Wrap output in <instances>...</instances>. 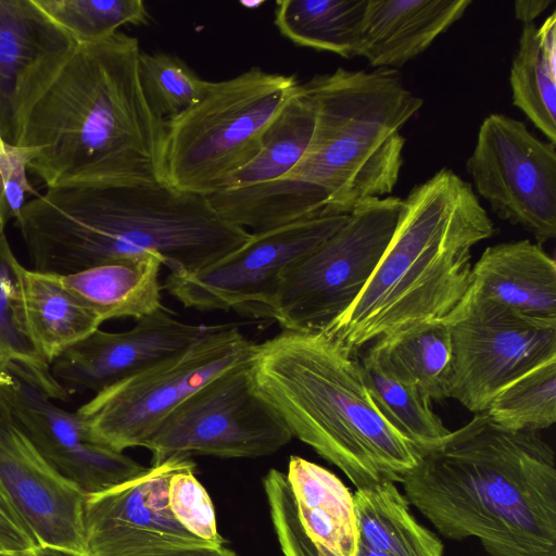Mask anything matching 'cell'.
<instances>
[{
    "mask_svg": "<svg viewBox=\"0 0 556 556\" xmlns=\"http://www.w3.org/2000/svg\"><path fill=\"white\" fill-rule=\"evenodd\" d=\"M250 364L223 374L181 403L147 440L151 466L172 456L270 455L293 438L254 391Z\"/></svg>",
    "mask_w": 556,
    "mask_h": 556,
    "instance_id": "7c38bea8",
    "label": "cell"
},
{
    "mask_svg": "<svg viewBox=\"0 0 556 556\" xmlns=\"http://www.w3.org/2000/svg\"><path fill=\"white\" fill-rule=\"evenodd\" d=\"M10 414L41 456L85 494L100 492L146 467L93 442L83 421L27 380L15 376L8 393Z\"/></svg>",
    "mask_w": 556,
    "mask_h": 556,
    "instance_id": "e0dca14e",
    "label": "cell"
},
{
    "mask_svg": "<svg viewBox=\"0 0 556 556\" xmlns=\"http://www.w3.org/2000/svg\"><path fill=\"white\" fill-rule=\"evenodd\" d=\"M0 556H76L63 551L54 549L47 546H41L33 551L28 552H20V553H13V552H3L0 551Z\"/></svg>",
    "mask_w": 556,
    "mask_h": 556,
    "instance_id": "f35d334b",
    "label": "cell"
},
{
    "mask_svg": "<svg viewBox=\"0 0 556 556\" xmlns=\"http://www.w3.org/2000/svg\"><path fill=\"white\" fill-rule=\"evenodd\" d=\"M213 327L184 323L162 306L129 330L99 328L58 356L50 369L70 396L98 393L186 350Z\"/></svg>",
    "mask_w": 556,
    "mask_h": 556,
    "instance_id": "9a60e30c",
    "label": "cell"
},
{
    "mask_svg": "<svg viewBox=\"0 0 556 556\" xmlns=\"http://www.w3.org/2000/svg\"><path fill=\"white\" fill-rule=\"evenodd\" d=\"M5 144L7 142L3 140L0 134V156L5 153Z\"/></svg>",
    "mask_w": 556,
    "mask_h": 556,
    "instance_id": "b9f144b4",
    "label": "cell"
},
{
    "mask_svg": "<svg viewBox=\"0 0 556 556\" xmlns=\"http://www.w3.org/2000/svg\"><path fill=\"white\" fill-rule=\"evenodd\" d=\"M471 0H368L358 56L401 67L459 21Z\"/></svg>",
    "mask_w": 556,
    "mask_h": 556,
    "instance_id": "ffe728a7",
    "label": "cell"
},
{
    "mask_svg": "<svg viewBox=\"0 0 556 556\" xmlns=\"http://www.w3.org/2000/svg\"><path fill=\"white\" fill-rule=\"evenodd\" d=\"M76 43L103 40L124 25H144L149 14L141 0H34Z\"/></svg>",
    "mask_w": 556,
    "mask_h": 556,
    "instance_id": "d6a6232c",
    "label": "cell"
},
{
    "mask_svg": "<svg viewBox=\"0 0 556 556\" xmlns=\"http://www.w3.org/2000/svg\"><path fill=\"white\" fill-rule=\"evenodd\" d=\"M139 77L149 106L165 124L199 102L212 84L180 58L164 52L141 51Z\"/></svg>",
    "mask_w": 556,
    "mask_h": 556,
    "instance_id": "1f68e13d",
    "label": "cell"
},
{
    "mask_svg": "<svg viewBox=\"0 0 556 556\" xmlns=\"http://www.w3.org/2000/svg\"><path fill=\"white\" fill-rule=\"evenodd\" d=\"M467 296L527 317L556 320V264L530 240L488 247L472 265Z\"/></svg>",
    "mask_w": 556,
    "mask_h": 556,
    "instance_id": "d6986e66",
    "label": "cell"
},
{
    "mask_svg": "<svg viewBox=\"0 0 556 556\" xmlns=\"http://www.w3.org/2000/svg\"><path fill=\"white\" fill-rule=\"evenodd\" d=\"M139 41L117 31L76 43L25 112L16 146L47 188L162 182L165 123L139 77Z\"/></svg>",
    "mask_w": 556,
    "mask_h": 556,
    "instance_id": "7a4b0ae2",
    "label": "cell"
},
{
    "mask_svg": "<svg viewBox=\"0 0 556 556\" xmlns=\"http://www.w3.org/2000/svg\"><path fill=\"white\" fill-rule=\"evenodd\" d=\"M21 265L4 227H0V417L10 413L7 395L15 376L36 386L53 401L70 397L28 332L22 306Z\"/></svg>",
    "mask_w": 556,
    "mask_h": 556,
    "instance_id": "603a6c76",
    "label": "cell"
},
{
    "mask_svg": "<svg viewBox=\"0 0 556 556\" xmlns=\"http://www.w3.org/2000/svg\"><path fill=\"white\" fill-rule=\"evenodd\" d=\"M404 495L446 539L476 538L490 556H556V467L538 431L485 412L424 450Z\"/></svg>",
    "mask_w": 556,
    "mask_h": 556,
    "instance_id": "3957f363",
    "label": "cell"
},
{
    "mask_svg": "<svg viewBox=\"0 0 556 556\" xmlns=\"http://www.w3.org/2000/svg\"><path fill=\"white\" fill-rule=\"evenodd\" d=\"M348 218L349 214H323L250 232L243 244L201 269L169 271L163 287L186 307L276 321L283 269L330 238Z\"/></svg>",
    "mask_w": 556,
    "mask_h": 556,
    "instance_id": "30bf717a",
    "label": "cell"
},
{
    "mask_svg": "<svg viewBox=\"0 0 556 556\" xmlns=\"http://www.w3.org/2000/svg\"><path fill=\"white\" fill-rule=\"evenodd\" d=\"M36 150L14 144H5V153L0 156V206L7 216L20 217L26 204V195L36 197L37 192L27 178L29 163Z\"/></svg>",
    "mask_w": 556,
    "mask_h": 556,
    "instance_id": "d590c367",
    "label": "cell"
},
{
    "mask_svg": "<svg viewBox=\"0 0 556 556\" xmlns=\"http://www.w3.org/2000/svg\"><path fill=\"white\" fill-rule=\"evenodd\" d=\"M476 194L538 244L556 237V143L542 140L527 125L492 113L481 123L466 163Z\"/></svg>",
    "mask_w": 556,
    "mask_h": 556,
    "instance_id": "4fadbf2b",
    "label": "cell"
},
{
    "mask_svg": "<svg viewBox=\"0 0 556 556\" xmlns=\"http://www.w3.org/2000/svg\"><path fill=\"white\" fill-rule=\"evenodd\" d=\"M33 270L74 274L116 258L156 253L170 273L201 269L250 238L205 195L164 182L47 188L16 220Z\"/></svg>",
    "mask_w": 556,
    "mask_h": 556,
    "instance_id": "277c9868",
    "label": "cell"
},
{
    "mask_svg": "<svg viewBox=\"0 0 556 556\" xmlns=\"http://www.w3.org/2000/svg\"><path fill=\"white\" fill-rule=\"evenodd\" d=\"M255 346L238 327L214 326L186 350L96 393L76 414L97 444L118 453L143 447L193 393L250 364Z\"/></svg>",
    "mask_w": 556,
    "mask_h": 556,
    "instance_id": "ba28073f",
    "label": "cell"
},
{
    "mask_svg": "<svg viewBox=\"0 0 556 556\" xmlns=\"http://www.w3.org/2000/svg\"><path fill=\"white\" fill-rule=\"evenodd\" d=\"M0 482L41 546L85 556V493L41 456L10 413L0 417Z\"/></svg>",
    "mask_w": 556,
    "mask_h": 556,
    "instance_id": "2e32d148",
    "label": "cell"
},
{
    "mask_svg": "<svg viewBox=\"0 0 556 556\" xmlns=\"http://www.w3.org/2000/svg\"><path fill=\"white\" fill-rule=\"evenodd\" d=\"M551 0H520L514 3L515 17L522 22V24L534 23V20L540 16L552 4Z\"/></svg>",
    "mask_w": 556,
    "mask_h": 556,
    "instance_id": "74e56055",
    "label": "cell"
},
{
    "mask_svg": "<svg viewBox=\"0 0 556 556\" xmlns=\"http://www.w3.org/2000/svg\"><path fill=\"white\" fill-rule=\"evenodd\" d=\"M302 85L315 106L303 157L279 179L210 195L226 222L258 232L323 214L348 215L396 186L405 146L401 130L424 104L401 75L338 67Z\"/></svg>",
    "mask_w": 556,
    "mask_h": 556,
    "instance_id": "6da1fadb",
    "label": "cell"
},
{
    "mask_svg": "<svg viewBox=\"0 0 556 556\" xmlns=\"http://www.w3.org/2000/svg\"><path fill=\"white\" fill-rule=\"evenodd\" d=\"M190 463L175 472L168 483V506L175 519L191 534L214 545H224L217 532L215 509L208 493Z\"/></svg>",
    "mask_w": 556,
    "mask_h": 556,
    "instance_id": "836d02e7",
    "label": "cell"
},
{
    "mask_svg": "<svg viewBox=\"0 0 556 556\" xmlns=\"http://www.w3.org/2000/svg\"><path fill=\"white\" fill-rule=\"evenodd\" d=\"M368 352L394 379L417 387L431 402L448 397L452 343L443 321H430L381 337Z\"/></svg>",
    "mask_w": 556,
    "mask_h": 556,
    "instance_id": "d4e9b609",
    "label": "cell"
},
{
    "mask_svg": "<svg viewBox=\"0 0 556 556\" xmlns=\"http://www.w3.org/2000/svg\"><path fill=\"white\" fill-rule=\"evenodd\" d=\"M286 478L309 539L336 556H356L354 500L344 483L328 469L295 455L289 459Z\"/></svg>",
    "mask_w": 556,
    "mask_h": 556,
    "instance_id": "7402d4cb",
    "label": "cell"
},
{
    "mask_svg": "<svg viewBox=\"0 0 556 556\" xmlns=\"http://www.w3.org/2000/svg\"><path fill=\"white\" fill-rule=\"evenodd\" d=\"M163 260L146 252L116 258L74 274L49 275L102 323L131 317L136 320L163 306L159 275Z\"/></svg>",
    "mask_w": 556,
    "mask_h": 556,
    "instance_id": "44dd1931",
    "label": "cell"
},
{
    "mask_svg": "<svg viewBox=\"0 0 556 556\" xmlns=\"http://www.w3.org/2000/svg\"><path fill=\"white\" fill-rule=\"evenodd\" d=\"M249 375L292 437L338 467L356 490L402 483L421 451L382 417L355 352L323 330H282L256 343Z\"/></svg>",
    "mask_w": 556,
    "mask_h": 556,
    "instance_id": "5b68a950",
    "label": "cell"
},
{
    "mask_svg": "<svg viewBox=\"0 0 556 556\" xmlns=\"http://www.w3.org/2000/svg\"><path fill=\"white\" fill-rule=\"evenodd\" d=\"M314 125L315 106L300 83L266 128L256 155L232 174L220 191L264 184L287 175L303 157Z\"/></svg>",
    "mask_w": 556,
    "mask_h": 556,
    "instance_id": "f1b7e54d",
    "label": "cell"
},
{
    "mask_svg": "<svg viewBox=\"0 0 556 556\" xmlns=\"http://www.w3.org/2000/svg\"><path fill=\"white\" fill-rule=\"evenodd\" d=\"M368 0H280L274 23L300 47L358 56Z\"/></svg>",
    "mask_w": 556,
    "mask_h": 556,
    "instance_id": "83f0119b",
    "label": "cell"
},
{
    "mask_svg": "<svg viewBox=\"0 0 556 556\" xmlns=\"http://www.w3.org/2000/svg\"><path fill=\"white\" fill-rule=\"evenodd\" d=\"M502 428L538 431L556 421V358L501 390L484 410Z\"/></svg>",
    "mask_w": 556,
    "mask_h": 556,
    "instance_id": "4dcf8cb0",
    "label": "cell"
},
{
    "mask_svg": "<svg viewBox=\"0 0 556 556\" xmlns=\"http://www.w3.org/2000/svg\"><path fill=\"white\" fill-rule=\"evenodd\" d=\"M403 199L361 202L345 224L280 276L276 321L282 330L315 331L362 292L394 232Z\"/></svg>",
    "mask_w": 556,
    "mask_h": 556,
    "instance_id": "9c48e42d",
    "label": "cell"
},
{
    "mask_svg": "<svg viewBox=\"0 0 556 556\" xmlns=\"http://www.w3.org/2000/svg\"><path fill=\"white\" fill-rule=\"evenodd\" d=\"M356 556H388V555L377 552L375 549H371V548L359 543L358 552H357Z\"/></svg>",
    "mask_w": 556,
    "mask_h": 556,
    "instance_id": "ab89813d",
    "label": "cell"
},
{
    "mask_svg": "<svg viewBox=\"0 0 556 556\" xmlns=\"http://www.w3.org/2000/svg\"><path fill=\"white\" fill-rule=\"evenodd\" d=\"M299 84L294 76L257 66L212 81L199 102L165 124L162 182L205 197L219 192L256 155L266 128Z\"/></svg>",
    "mask_w": 556,
    "mask_h": 556,
    "instance_id": "52a82bcc",
    "label": "cell"
},
{
    "mask_svg": "<svg viewBox=\"0 0 556 556\" xmlns=\"http://www.w3.org/2000/svg\"><path fill=\"white\" fill-rule=\"evenodd\" d=\"M9 220V217L7 216L5 212L0 206V225H5Z\"/></svg>",
    "mask_w": 556,
    "mask_h": 556,
    "instance_id": "60d3db41",
    "label": "cell"
},
{
    "mask_svg": "<svg viewBox=\"0 0 556 556\" xmlns=\"http://www.w3.org/2000/svg\"><path fill=\"white\" fill-rule=\"evenodd\" d=\"M443 323L453 353L448 397L475 414L510 382L556 358V320L465 295Z\"/></svg>",
    "mask_w": 556,
    "mask_h": 556,
    "instance_id": "8fae6325",
    "label": "cell"
},
{
    "mask_svg": "<svg viewBox=\"0 0 556 556\" xmlns=\"http://www.w3.org/2000/svg\"><path fill=\"white\" fill-rule=\"evenodd\" d=\"M359 362L376 407L402 437L424 451L450 434L432 410L431 401L417 387L387 374L368 351Z\"/></svg>",
    "mask_w": 556,
    "mask_h": 556,
    "instance_id": "f546056e",
    "label": "cell"
},
{
    "mask_svg": "<svg viewBox=\"0 0 556 556\" xmlns=\"http://www.w3.org/2000/svg\"><path fill=\"white\" fill-rule=\"evenodd\" d=\"M494 231L472 185L452 169L438 170L403 199L364 289L321 330L355 352L415 325L443 321L469 288L472 248Z\"/></svg>",
    "mask_w": 556,
    "mask_h": 556,
    "instance_id": "8992f818",
    "label": "cell"
},
{
    "mask_svg": "<svg viewBox=\"0 0 556 556\" xmlns=\"http://www.w3.org/2000/svg\"><path fill=\"white\" fill-rule=\"evenodd\" d=\"M190 463L189 456H172L126 481L85 494L81 508L85 556H141L211 544L187 531L168 506L169 480Z\"/></svg>",
    "mask_w": 556,
    "mask_h": 556,
    "instance_id": "5bb4252c",
    "label": "cell"
},
{
    "mask_svg": "<svg viewBox=\"0 0 556 556\" xmlns=\"http://www.w3.org/2000/svg\"><path fill=\"white\" fill-rule=\"evenodd\" d=\"M141 556H238L224 545L198 544L176 547Z\"/></svg>",
    "mask_w": 556,
    "mask_h": 556,
    "instance_id": "8d00e7d4",
    "label": "cell"
},
{
    "mask_svg": "<svg viewBox=\"0 0 556 556\" xmlns=\"http://www.w3.org/2000/svg\"><path fill=\"white\" fill-rule=\"evenodd\" d=\"M509 84L513 105L556 143V14L540 26L525 24L513 58Z\"/></svg>",
    "mask_w": 556,
    "mask_h": 556,
    "instance_id": "4316f807",
    "label": "cell"
},
{
    "mask_svg": "<svg viewBox=\"0 0 556 556\" xmlns=\"http://www.w3.org/2000/svg\"><path fill=\"white\" fill-rule=\"evenodd\" d=\"M273 527L283 556H336L315 544L298 517L286 473L270 469L263 479Z\"/></svg>",
    "mask_w": 556,
    "mask_h": 556,
    "instance_id": "e575fe53",
    "label": "cell"
},
{
    "mask_svg": "<svg viewBox=\"0 0 556 556\" xmlns=\"http://www.w3.org/2000/svg\"><path fill=\"white\" fill-rule=\"evenodd\" d=\"M20 286L28 332L49 365L102 324L88 306L47 274L22 265Z\"/></svg>",
    "mask_w": 556,
    "mask_h": 556,
    "instance_id": "cb8c5ba5",
    "label": "cell"
},
{
    "mask_svg": "<svg viewBox=\"0 0 556 556\" xmlns=\"http://www.w3.org/2000/svg\"><path fill=\"white\" fill-rule=\"evenodd\" d=\"M353 500L361 544L388 556H443L442 541L417 521L395 483L358 489Z\"/></svg>",
    "mask_w": 556,
    "mask_h": 556,
    "instance_id": "484cf974",
    "label": "cell"
},
{
    "mask_svg": "<svg viewBox=\"0 0 556 556\" xmlns=\"http://www.w3.org/2000/svg\"><path fill=\"white\" fill-rule=\"evenodd\" d=\"M1 551V549H0Z\"/></svg>",
    "mask_w": 556,
    "mask_h": 556,
    "instance_id": "7bdbcfd3",
    "label": "cell"
},
{
    "mask_svg": "<svg viewBox=\"0 0 556 556\" xmlns=\"http://www.w3.org/2000/svg\"><path fill=\"white\" fill-rule=\"evenodd\" d=\"M76 42L34 0H0V134L17 144L21 121Z\"/></svg>",
    "mask_w": 556,
    "mask_h": 556,
    "instance_id": "ac0fdd59",
    "label": "cell"
}]
</instances>
